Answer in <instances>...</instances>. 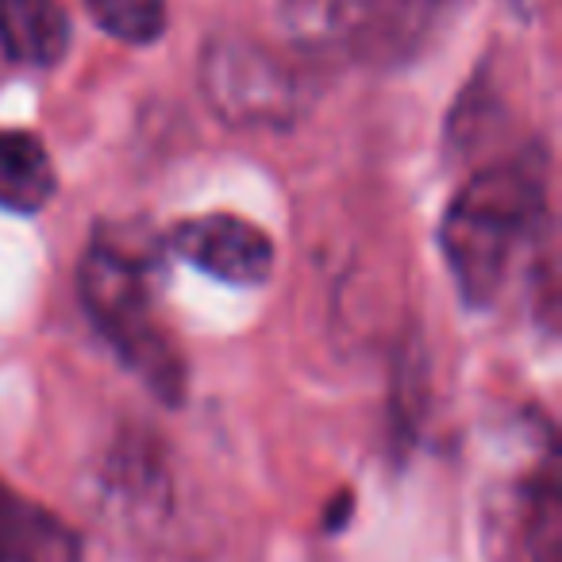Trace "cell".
<instances>
[{"mask_svg":"<svg viewBox=\"0 0 562 562\" xmlns=\"http://www.w3.org/2000/svg\"><path fill=\"white\" fill-rule=\"evenodd\" d=\"M485 524L493 562H562L559 462L547 459L524 477L501 485Z\"/></svg>","mask_w":562,"mask_h":562,"instance_id":"4","label":"cell"},{"mask_svg":"<svg viewBox=\"0 0 562 562\" xmlns=\"http://www.w3.org/2000/svg\"><path fill=\"white\" fill-rule=\"evenodd\" d=\"M0 50L20 66L50 70L70 50V16L58 0H0Z\"/></svg>","mask_w":562,"mask_h":562,"instance_id":"8","label":"cell"},{"mask_svg":"<svg viewBox=\"0 0 562 562\" xmlns=\"http://www.w3.org/2000/svg\"><path fill=\"white\" fill-rule=\"evenodd\" d=\"M55 189L47 147L27 132H0V209L35 216L50 204Z\"/></svg>","mask_w":562,"mask_h":562,"instance_id":"9","label":"cell"},{"mask_svg":"<svg viewBox=\"0 0 562 562\" xmlns=\"http://www.w3.org/2000/svg\"><path fill=\"white\" fill-rule=\"evenodd\" d=\"M204 104L235 132H290L313 104L305 70L247 35H212L196 63Z\"/></svg>","mask_w":562,"mask_h":562,"instance_id":"3","label":"cell"},{"mask_svg":"<svg viewBox=\"0 0 562 562\" xmlns=\"http://www.w3.org/2000/svg\"><path fill=\"white\" fill-rule=\"evenodd\" d=\"M170 243L173 255L227 285H262L273 273V239L243 216L212 212V216L181 220Z\"/></svg>","mask_w":562,"mask_h":562,"instance_id":"6","label":"cell"},{"mask_svg":"<svg viewBox=\"0 0 562 562\" xmlns=\"http://www.w3.org/2000/svg\"><path fill=\"white\" fill-rule=\"evenodd\" d=\"M81 536L50 508L0 482V562H81Z\"/></svg>","mask_w":562,"mask_h":562,"instance_id":"7","label":"cell"},{"mask_svg":"<svg viewBox=\"0 0 562 562\" xmlns=\"http://www.w3.org/2000/svg\"><path fill=\"white\" fill-rule=\"evenodd\" d=\"M86 12L104 35L132 47H150L170 24L166 0H86Z\"/></svg>","mask_w":562,"mask_h":562,"instance_id":"10","label":"cell"},{"mask_svg":"<svg viewBox=\"0 0 562 562\" xmlns=\"http://www.w3.org/2000/svg\"><path fill=\"white\" fill-rule=\"evenodd\" d=\"M158 278L162 255L139 227H97L93 243L81 255L78 293L93 328L143 378L166 405L186 397V359L173 347L170 331L158 324Z\"/></svg>","mask_w":562,"mask_h":562,"instance_id":"2","label":"cell"},{"mask_svg":"<svg viewBox=\"0 0 562 562\" xmlns=\"http://www.w3.org/2000/svg\"><path fill=\"white\" fill-rule=\"evenodd\" d=\"M547 220V155L524 147L482 166L451 196L439 224V250L451 270L462 305L490 308L505 293L508 273L520 262Z\"/></svg>","mask_w":562,"mask_h":562,"instance_id":"1","label":"cell"},{"mask_svg":"<svg viewBox=\"0 0 562 562\" xmlns=\"http://www.w3.org/2000/svg\"><path fill=\"white\" fill-rule=\"evenodd\" d=\"M281 32L308 58L390 50L397 0H278Z\"/></svg>","mask_w":562,"mask_h":562,"instance_id":"5","label":"cell"}]
</instances>
